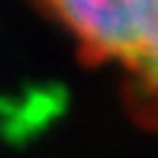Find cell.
<instances>
[{
	"mask_svg": "<svg viewBox=\"0 0 158 158\" xmlns=\"http://www.w3.org/2000/svg\"><path fill=\"white\" fill-rule=\"evenodd\" d=\"M96 51L131 60L158 21V0H51Z\"/></svg>",
	"mask_w": 158,
	"mask_h": 158,
	"instance_id": "obj_1",
	"label": "cell"
},
{
	"mask_svg": "<svg viewBox=\"0 0 158 158\" xmlns=\"http://www.w3.org/2000/svg\"><path fill=\"white\" fill-rule=\"evenodd\" d=\"M63 93H66L63 87L33 89L15 110L3 114V119H6V131L9 134H24V131H30V128H36L39 123H45L48 116H54L63 107V102H66Z\"/></svg>",
	"mask_w": 158,
	"mask_h": 158,
	"instance_id": "obj_2",
	"label": "cell"
},
{
	"mask_svg": "<svg viewBox=\"0 0 158 158\" xmlns=\"http://www.w3.org/2000/svg\"><path fill=\"white\" fill-rule=\"evenodd\" d=\"M128 63H134V66L140 69V75L158 89V24L152 27V33L146 36V42L137 48V54H134Z\"/></svg>",
	"mask_w": 158,
	"mask_h": 158,
	"instance_id": "obj_3",
	"label": "cell"
}]
</instances>
